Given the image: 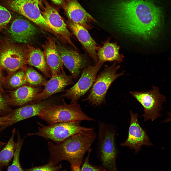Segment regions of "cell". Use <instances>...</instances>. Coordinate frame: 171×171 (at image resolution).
Instances as JSON below:
<instances>
[{"label":"cell","mask_w":171,"mask_h":171,"mask_svg":"<svg viewBox=\"0 0 171 171\" xmlns=\"http://www.w3.org/2000/svg\"><path fill=\"white\" fill-rule=\"evenodd\" d=\"M110 11L112 25L118 32L137 39L157 38L163 26L159 7L151 0H117Z\"/></svg>","instance_id":"6da1fadb"},{"label":"cell","mask_w":171,"mask_h":171,"mask_svg":"<svg viewBox=\"0 0 171 171\" xmlns=\"http://www.w3.org/2000/svg\"><path fill=\"white\" fill-rule=\"evenodd\" d=\"M94 128L73 135L55 144L48 143L50 157L49 162L56 164L63 160L69 162L72 171H80L82 159L95 139Z\"/></svg>","instance_id":"7a4b0ae2"},{"label":"cell","mask_w":171,"mask_h":171,"mask_svg":"<svg viewBox=\"0 0 171 171\" xmlns=\"http://www.w3.org/2000/svg\"><path fill=\"white\" fill-rule=\"evenodd\" d=\"M38 116L49 125L83 120H95L83 111L79 104H68L64 101L62 104H53L43 109Z\"/></svg>","instance_id":"3957f363"},{"label":"cell","mask_w":171,"mask_h":171,"mask_svg":"<svg viewBox=\"0 0 171 171\" xmlns=\"http://www.w3.org/2000/svg\"><path fill=\"white\" fill-rule=\"evenodd\" d=\"M98 126L97 148L103 166L109 171H117L115 128L112 124L101 121L98 122Z\"/></svg>","instance_id":"277c9868"},{"label":"cell","mask_w":171,"mask_h":171,"mask_svg":"<svg viewBox=\"0 0 171 171\" xmlns=\"http://www.w3.org/2000/svg\"><path fill=\"white\" fill-rule=\"evenodd\" d=\"M117 62L111 66H105L104 70L96 76L87 97L83 100L87 101L92 106H99L105 102L106 94L113 81L124 74V71L118 74L117 70L120 66L116 65Z\"/></svg>","instance_id":"5b68a950"},{"label":"cell","mask_w":171,"mask_h":171,"mask_svg":"<svg viewBox=\"0 0 171 171\" xmlns=\"http://www.w3.org/2000/svg\"><path fill=\"white\" fill-rule=\"evenodd\" d=\"M37 123L39 125L38 127V132L29 133L28 135H38L57 143L75 134L89 130L92 128L81 126L80 125L81 121H79L58 123L48 126Z\"/></svg>","instance_id":"8992f818"},{"label":"cell","mask_w":171,"mask_h":171,"mask_svg":"<svg viewBox=\"0 0 171 171\" xmlns=\"http://www.w3.org/2000/svg\"><path fill=\"white\" fill-rule=\"evenodd\" d=\"M27 49L10 42H5L0 46V67L8 74L25 66Z\"/></svg>","instance_id":"52a82bcc"},{"label":"cell","mask_w":171,"mask_h":171,"mask_svg":"<svg viewBox=\"0 0 171 171\" xmlns=\"http://www.w3.org/2000/svg\"><path fill=\"white\" fill-rule=\"evenodd\" d=\"M152 88L147 91L130 92L143 107L144 112L142 116L145 121H153L160 116L162 104L166 100L165 97L160 93L158 87L153 86Z\"/></svg>","instance_id":"ba28073f"},{"label":"cell","mask_w":171,"mask_h":171,"mask_svg":"<svg viewBox=\"0 0 171 171\" xmlns=\"http://www.w3.org/2000/svg\"><path fill=\"white\" fill-rule=\"evenodd\" d=\"M104 63L98 62L94 66L89 65L85 68L77 82L62 96L70 100L71 104L77 103L79 99L91 88Z\"/></svg>","instance_id":"9c48e42d"},{"label":"cell","mask_w":171,"mask_h":171,"mask_svg":"<svg viewBox=\"0 0 171 171\" xmlns=\"http://www.w3.org/2000/svg\"><path fill=\"white\" fill-rule=\"evenodd\" d=\"M8 4L13 11L24 16L44 30L52 32L42 15L38 4L28 0H8Z\"/></svg>","instance_id":"30bf717a"},{"label":"cell","mask_w":171,"mask_h":171,"mask_svg":"<svg viewBox=\"0 0 171 171\" xmlns=\"http://www.w3.org/2000/svg\"><path fill=\"white\" fill-rule=\"evenodd\" d=\"M44 6L40 11L47 24L52 31L65 39L76 49L71 39V35L66 24L57 11L45 0Z\"/></svg>","instance_id":"8fae6325"},{"label":"cell","mask_w":171,"mask_h":171,"mask_svg":"<svg viewBox=\"0 0 171 171\" xmlns=\"http://www.w3.org/2000/svg\"><path fill=\"white\" fill-rule=\"evenodd\" d=\"M131 119L128 136L126 140L121 143L122 146H127L134 150L136 153L140 150L143 145L151 146L152 143L145 132L140 126L138 120V114L130 112Z\"/></svg>","instance_id":"7c38bea8"},{"label":"cell","mask_w":171,"mask_h":171,"mask_svg":"<svg viewBox=\"0 0 171 171\" xmlns=\"http://www.w3.org/2000/svg\"><path fill=\"white\" fill-rule=\"evenodd\" d=\"M57 47L63 64L74 78H76L80 70L87 66L88 62L87 59L85 55L74 50L60 45Z\"/></svg>","instance_id":"4fadbf2b"},{"label":"cell","mask_w":171,"mask_h":171,"mask_svg":"<svg viewBox=\"0 0 171 171\" xmlns=\"http://www.w3.org/2000/svg\"><path fill=\"white\" fill-rule=\"evenodd\" d=\"M8 33L11 40L18 43H26L35 35L36 28L30 22L21 18H18L12 22Z\"/></svg>","instance_id":"5bb4252c"},{"label":"cell","mask_w":171,"mask_h":171,"mask_svg":"<svg viewBox=\"0 0 171 171\" xmlns=\"http://www.w3.org/2000/svg\"><path fill=\"white\" fill-rule=\"evenodd\" d=\"M73 78L72 75L66 74L63 70L59 74L51 76L33 102L45 100L53 95L62 91L67 86L74 84Z\"/></svg>","instance_id":"9a60e30c"},{"label":"cell","mask_w":171,"mask_h":171,"mask_svg":"<svg viewBox=\"0 0 171 171\" xmlns=\"http://www.w3.org/2000/svg\"><path fill=\"white\" fill-rule=\"evenodd\" d=\"M63 8L67 16L73 22L86 29L91 28V23L96 21L81 6L77 0H66Z\"/></svg>","instance_id":"2e32d148"},{"label":"cell","mask_w":171,"mask_h":171,"mask_svg":"<svg viewBox=\"0 0 171 171\" xmlns=\"http://www.w3.org/2000/svg\"><path fill=\"white\" fill-rule=\"evenodd\" d=\"M52 105L51 101L45 100L26 104L12 110L7 115L10 119L8 127L30 117L38 116L42 110Z\"/></svg>","instance_id":"e0dca14e"},{"label":"cell","mask_w":171,"mask_h":171,"mask_svg":"<svg viewBox=\"0 0 171 171\" xmlns=\"http://www.w3.org/2000/svg\"><path fill=\"white\" fill-rule=\"evenodd\" d=\"M40 87H35L24 85L10 91L8 96L10 105L21 106L35 100L43 90Z\"/></svg>","instance_id":"ac0fdd59"},{"label":"cell","mask_w":171,"mask_h":171,"mask_svg":"<svg viewBox=\"0 0 171 171\" xmlns=\"http://www.w3.org/2000/svg\"><path fill=\"white\" fill-rule=\"evenodd\" d=\"M43 47L51 76H55L60 73L63 70V64L55 40L49 37Z\"/></svg>","instance_id":"d6986e66"},{"label":"cell","mask_w":171,"mask_h":171,"mask_svg":"<svg viewBox=\"0 0 171 171\" xmlns=\"http://www.w3.org/2000/svg\"><path fill=\"white\" fill-rule=\"evenodd\" d=\"M69 26L74 35L83 46L86 51L92 58L96 64L98 60L96 52L97 44L92 38L88 30L82 26L71 20Z\"/></svg>","instance_id":"ffe728a7"},{"label":"cell","mask_w":171,"mask_h":171,"mask_svg":"<svg viewBox=\"0 0 171 171\" xmlns=\"http://www.w3.org/2000/svg\"><path fill=\"white\" fill-rule=\"evenodd\" d=\"M120 47L116 43H111L109 40L105 42L102 46H98L96 50L98 62L116 61L120 63L124 57L123 54H120Z\"/></svg>","instance_id":"44dd1931"},{"label":"cell","mask_w":171,"mask_h":171,"mask_svg":"<svg viewBox=\"0 0 171 171\" xmlns=\"http://www.w3.org/2000/svg\"><path fill=\"white\" fill-rule=\"evenodd\" d=\"M26 64L36 68L47 78L51 77L43 52L40 49L28 45Z\"/></svg>","instance_id":"7402d4cb"},{"label":"cell","mask_w":171,"mask_h":171,"mask_svg":"<svg viewBox=\"0 0 171 171\" xmlns=\"http://www.w3.org/2000/svg\"><path fill=\"white\" fill-rule=\"evenodd\" d=\"M25 66L5 77L3 87L12 90L27 84L25 76Z\"/></svg>","instance_id":"603a6c76"},{"label":"cell","mask_w":171,"mask_h":171,"mask_svg":"<svg viewBox=\"0 0 171 171\" xmlns=\"http://www.w3.org/2000/svg\"><path fill=\"white\" fill-rule=\"evenodd\" d=\"M15 133V128L12 131L11 136L8 142L0 152V169L8 166L14 156L17 146V143L14 140Z\"/></svg>","instance_id":"cb8c5ba5"},{"label":"cell","mask_w":171,"mask_h":171,"mask_svg":"<svg viewBox=\"0 0 171 171\" xmlns=\"http://www.w3.org/2000/svg\"><path fill=\"white\" fill-rule=\"evenodd\" d=\"M25 74L27 84L31 86H44L47 81L45 78L32 67H26Z\"/></svg>","instance_id":"d4e9b609"},{"label":"cell","mask_w":171,"mask_h":171,"mask_svg":"<svg viewBox=\"0 0 171 171\" xmlns=\"http://www.w3.org/2000/svg\"><path fill=\"white\" fill-rule=\"evenodd\" d=\"M17 133V146L13 160L12 164L8 167L7 171H24L20 165L19 160L20 152L24 140L20 137L18 131Z\"/></svg>","instance_id":"484cf974"},{"label":"cell","mask_w":171,"mask_h":171,"mask_svg":"<svg viewBox=\"0 0 171 171\" xmlns=\"http://www.w3.org/2000/svg\"><path fill=\"white\" fill-rule=\"evenodd\" d=\"M60 164L59 165L52 162L40 166L33 167L24 170V171H65L62 169Z\"/></svg>","instance_id":"4316f807"},{"label":"cell","mask_w":171,"mask_h":171,"mask_svg":"<svg viewBox=\"0 0 171 171\" xmlns=\"http://www.w3.org/2000/svg\"><path fill=\"white\" fill-rule=\"evenodd\" d=\"M11 17L9 11L0 5V31L6 27L10 21Z\"/></svg>","instance_id":"83f0119b"},{"label":"cell","mask_w":171,"mask_h":171,"mask_svg":"<svg viewBox=\"0 0 171 171\" xmlns=\"http://www.w3.org/2000/svg\"><path fill=\"white\" fill-rule=\"evenodd\" d=\"M4 93L0 91V114L2 116L7 115L12 110L10 107L8 97L4 95L3 94Z\"/></svg>","instance_id":"f1b7e54d"},{"label":"cell","mask_w":171,"mask_h":171,"mask_svg":"<svg viewBox=\"0 0 171 171\" xmlns=\"http://www.w3.org/2000/svg\"><path fill=\"white\" fill-rule=\"evenodd\" d=\"M91 151L92 149L90 148L88 150V155L85 159L84 163L80 171H105L102 168L92 166L90 164L89 159Z\"/></svg>","instance_id":"f546056e"},{"label":"cell","mask_w":171,"mask_h":171,"mask_svg":"<svg viewBox=\"0 0 171 171\" xmlns=\"http://www.w3.org/2000/svg\"><path fill=\"white\" fill-rule=\"evenodd\" d=\"M3 70L0 67V90L4 93L3 87L5 77L3 72Z\"/></svg>","instance_id":"4dcf8cb0"},{"label":"cell","mask_w":171,"mask_h":171,"mask_svg":"<svg viewBox=\"0 0 171 171\" xmlns=\"http://www.w3.org/2000/svg\"><path fill=\"white\" fill-rule=\"evenodd\" d=\"M9 119L7 116H0V126H4L8 124Z\"/></svg>","instance_id":"1f68e13d"},{"label":"cell","mask_w":171,"mask_h":171,"mask_svg":"<svg viewBox=\"0 0 171 171\" xmlns=\"http://www.w3.org/2000/svg\"><path fill=\"white\" fill-rule=\"evenodd\" d=\"M55 4L60 5L63 4L65 0H51Z\"/></svg>","instance_id":"d6a6232c"},{"label":"cell","mask_w":171,"mask_h":171,"mask_svg":"<svg viewBox=\"0 0 171 171\" xmlns=\"http://www.w3.org/2000/svg\"><path fill=\"white\" fill-rule=\"evenodd\" d=\"M38 4L39 5L42 6V2L43 0H28Z\"/></svg>","instance_id":"836d02e7"},{"label":"cell","mask_w":171,"mask_h":171,"mask_svg":"<svg viewBox=\"0 0 171 171\" xmlns=\"http://www.w3.org/2000/svg\"><path fill=\"white\" fill-rule=\"evenodd\" d=\"M6 143L2 142L0 140V152L5 146Z\"/></svg>","instance_id":"e575fe53"},{"label":"cell","mask_w":171,"mask_h":171,"mask_svg":"<svg viewBox=\"0 0 171 171\" xmlns=\"http://www.w3.org/2000/svg\"><path fill=\"white\" fill-rule=\"evenodd\" d=\"M2 169H0V171H1V170Z\"/></svg>","instance_id":"d590c367"}]
</instances>
